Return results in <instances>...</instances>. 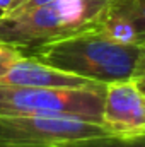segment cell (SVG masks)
Wrapping results in <instances>:
<instances>
[{
    "label": "cell",
    "mask_w": 145,
    "mask_h": 147,
    "mask_svg": "<svg viewBox=\"0 0 145 147\" xmlns=\"http://www.w3.org/2000/svg\"><path fill=\"white\" fill-rule=\"evenodd\" d=\"M24 55H28L22 48L14 46L10 43H5L0 39V77L7 72L19 58H22Z\"/></svg>",
    "instance_id": "obj_9"
},
{
    "label": "cell",
    "mask_w": 145,
    "mask_h": 147,
    "mask_svg": "<svg viewBox=\"0 0 145 147\" xmlns=\"http://www.w3.org/2000/svg\"><path fill=\"white\" fill-rule=\"evenodd\" d=\"M67 147H145V134L142 135H104L73 142Z\"/></svg>",
    "instance_id": "obj_8"
},
{
    "label": "cell",
    "mask_w": 145,
    "mask_h": 147,
    "mask_svg": "<svg viewBox=\"0 0 145 147\" xmlns=\"http://www.w3.org/2000/svg\"><path fill=\"white\" fill-rule=\"evenodd\" d=\"M53 0H14L10 9L5 12V14H15V12H24V10H29V9H34V7H41L44 3H50ZM3 16V14H2Z\"/></svg>",
    "instance_id": "obj_10"
},
{
    "label": "cell",
    "mask_w": 145,
    "mask_h": 147,
    "mask_svg": "<svg viewBox=\"0 0 145 147\" xmlns=\"http://www.w3.org/2000/svg\"><path fill=\"white\" fill-rule=\"evenodd\" d=\"M109 0H53L0 17V39L31 51L96 26Z\"/></svg>",
    "instance_id": "obj_2"
},
{
    "label": "cell",
    "mask_w": 145,
    "mask_h": 147,
    "mask_svg": "<svg viewBox=\"0 0 145 147\" xmlns=\"http://www.w3.org/2000/svg\"><path fill=\"white\" fill-rule=\"evenodd\" d=\"M0 17H2V12H0Z\"/></svg>",
    "instance_id": "obj_13"
},
{
    "label": "cell",
    "mask_w": 145,
    "mask_h": 147,
    "mask_svg": "<svg viewBox=\"0 0 145 147\" xmlns=\"http://www.w3.org/2000/svg\"><path fill=\"white\" fill-rule=\"evenodd\" d=\"M101 125L109 135L145 134V94L132 79L106 84Z\"/></svg>",
    "instance_id": "obj_5"
},
{
    "label": "cell",
    "mask_w": 145,
    "mask_h": 147,
    "mask_svg": "<svg viewBox=\"0 0 145 147\" xmlns=\"http://www.w3.org/2000/svg\"><path fill=\"white\" fill-rule=\"evenodd\" d=\"M12 2H14V0H0V12H2V14H5V12L10 9Z\"/></svg>",
    "instance_id": "obj_12"
},
{
    "label": "cell",
    "mask_w": 145,
    "mask_h": 147,
    "mask_svg": "<svg viewBox=\"0 0 145 147\" xmlns=\"http://www.w3.org/2000/svg\"><path fill=\"white\" fill-rule=\"evenodd\" d=\"M109 135L103 125L60 115L0 116V147H67Z\"/></svg>",
    "instance_id": "obj_4"
},
{
    "label": "cell",
    "mask_w": 145,
    "mask_h": 147,
    "mask_svg": "<svg viewBox=\"0 0 145 147\" xmlns=\"http://www.w3.org/2000/svg\"><path fill=\"white\" fill-rule=\"evenodd\" d=\"M106 9L128 21L138 41L145 45V0H109Z\"/></svg>",
    "instance_id": "obj_7"
},
{
    "label": "cell",
    "mask_w": 145,
    "mask_h": 147,
    "mask_svg": "<svg viewBox=\"0 0 145 147\" xmlns=\"http://www.w3.org/2000/svg\"><path fill=\"white\" fill-rule=\"evenodd\" d=\"M0 84L9 86H28V87H94L101 86L82 79L79 75L55 69L33 55L19 58L7 72L0 77Z\"/></svg>",
    "instance_id": "obj_6"
},
{
    "label": "cell",
    "mask_w": 145,
    "mask_h": 147,
    "mask_svg": "<svg viewBox=\"0 0 145 147\" xmlns=\"http://www.w3.org/2000/svg\"><path fill=\"white\" fill-rule=\"evenodd\" d=\"M106 84L94 87H28L0 84V116L60 115L101 125Z\"/></svg>",
    "instance_id": "obj_3"
},
{
    "label": "cell",
    "mask_w": 145,
    "mask_h": 147,
    "mask_svg": "<svg viewBox=\"0 0 145 147\" xmlns=\"http://www.w3.org/2000/svg\"><path fill=\"white\" fill-rule=\"evenodd\" d=\"M132 80H133V82H135V84H137L140 89H142V92L145 94V74H144V75H138V77H135V79H132Z\"/></svg>",
    "instance_id": "obj_11"
},
{
    "label": "cell",
    "mask_w": 145,
    "mask_h": 147,
    "mask_svg": "<svg viewBox=\"0 0 145 147\" xmlns=\"http://www.w3.org/2000/svg\"><path fill=\"white\" fill-rule=\"evenodd\" d=\"M31 51L33 57L55 69L99 84L137 77L145 60V45L116 41L96 28Z\"/></svg>",
    "instance_id": "obj_1"
}]
</instances>
